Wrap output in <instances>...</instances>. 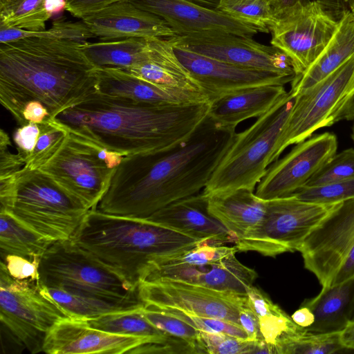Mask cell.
Returning <instances> with one entry per match:
<instances>
[{
  "label": "cell",
  "mask_w": 354,
  "mask_h": 354,
  "mask_svg": "<svg viewBox=\"0 0 354 354\" xmlns=\"http://www.w3.org/2000/svg\"><path fill=\"white\" fill-rule=\"evenodd\" d=\"M23 118L25 124L29 122L40 124L50 119V115L43 104L38 101H30L24 109Z\"/></svg>",
  "instance_id": "cell-50"
},
{
  "label": "cell",
  "mask_w": 354,
  "mask_h": 354,
  "mask_svg": "<svg viewBox=\"0 0 354 354\" xmlns=\"http://www.w3.org/2000/svg\"><path fill=\"white\" fill-rule=\"evenodd\" d=\"M340 339L344 348L354 350V320H350L340 332Z\"/></svg>",
  "instance_id": "cell-54"
},
{
  "label": "cell",
  "mask_w": 354,
  "mask_h": 354,
  "mask_svg": "<svg viewBox=\"0 0 354 354\" xmlns=\"http://www.w3.org/2000/svg\"><path fill=\"white\" fill-rule=\"evenodd\" d=\"M138 292L147 306L222 319L239 326V310L247 304L246 295L168 279L141 281Z\"/></svg>",
  "instance_id": "cell-14"
},
{
  "label": "cell",
  "mask_w": 354,
  "mask_h": 354,
  "mask_svg": "<svg viewBox=\"0 0 354 354\" xmlns=\"http://www.w3.org/2000/svg\"><path fill=\"white\" fill-rule=\"evenodd\" d=\"M173 46L176 56L211 103L246 88L263 85L284 86L294 81L291 77L234 65Z\"/></svg>",
  "instance_id": "cell-18"
},
{
  "label": "cell",
  "mask_w": 354,
  "mask_h": 354,
  "mask_svg": "<svg viewBox=\"0 0 354 354\" xmlns=\"http://www.w3.org/2000/svg\"><path fill=\"white\" fill-rule=\"evenodd\" d=\"M217 10L270 32L275 17L268 0H220Z\"/></svg>",
  "instance_id": "cell-37"
},
{
  "label": "cell",
  "mask_w": 354,
  "mask_h": 354,
  "mask_svg": "<svg viewBox=\"0 0 354 354\" xmlns=\"http://www.w3.org/2000/svg\"><path fill=\"white\" fill-rule=\"evenodd\" d=\"M342 203L307 202L294 194L266 201L261 223L234 247L237 252H256L270 257L298 251L309 234Z\"/></svg>",
  "instance_id": "cell-9"
},
{
  "label": "cell",
  "mask_w": 354,
  "mask_h": 354,
  "mask_svg": "<svg viewBox=\"0 0 354 354\" xmlns=\"http://www.w3.org/2000/svg\"><path fill=\"white\" fill-rule=\"evenodd\" d=\"M353 277H354V245L335 277L331 285L343 282Z\"/></svg>",
  "instance_id": "cell-51"
},
{
  "label": "cell",
  "mask_w": 354,
  "mask_h": 354,
  "mask_svg": "<svg viewBox=\"0 0 354 354\" xmlns=\"http://www.w3.org/2000/svg\"><path fill=\"white\" fill-rule=\"evenodd\" d=\"M39 282L115 300L140 299L132 287L71 239L53 243L42 255Z\"/></svg>",
  "instance_id": "cell-10"
},
{
  "label": "cell",
  "mask_w": 354,
  "mask_h": 354,
  "mask_svg": "<svg viewBox=\"0 0 354 354\" xmlns=\"http://www.w3.org/2000/svg\"><path fill=\"white\" fill-rule=\"evenodd\" d=\"M39 134V124L32 122L20 126L15 131L13 140L18 153L25 160V163L33 151Z\"/></svg>",
  "instance_id": "cell-45"
},
{
  "label": "cell",
  "mask_w": 354,
  "mask_h": 354,
  "mask_svg": "<svg viewBox=\"0 0 354 354\" xmlns=\"http://www.w3.org/2000/svg\"><path fill=\"white\" fill-rule=\"evenodd\" d=\"M80 48L96 68L128 69L148 57L147 39L126 38L119 40L81 43Z\"/></svg>",
  "instance_id": "cell-30"
},
{
  "label": "cell",
  "mask_w": 354,
  "mask_h": 354,
  "mask_svg": "<svg viewBox=\"0 0 354 354\" xmlns=\"http://www.w3.org/2000/svg\"><path fill=\"white\" fill-rule=\"evenodd\" d=\"M145 317L166 334L182 339L194 346L198 353H204L198 343L200 331L165 310L145 305L141 309Z\"/></svg>",
  "instance_id": "cell-39"
},
{
  "label": "cell",
  "mask_w": 354,
  "mask_h": 354,
  "mask_svg": "<svg viewBox=\"0 0 354 354\" xmlns=\"http://www.w3.org/2000/svg\"><path fill=\"white\" fill-rule=\"evenodd\" d=\"M154 342L148 338L108 333L90 326L84 319L64 318L46 335L43 351L50 354L128 353Z\"/></svg>",
  "instance_id": "cell-20"
},
{
  "label": "cell",
  "mask_w": 354,
  "mask_h": 354,
  "mask_svg": "<svg viewBox=\"0 0 354 354\" xmlns=\"http://www.w3.org/2000/svg\"><path fill=\"white\" fill-rule=\"evenodd\" d=\"M28 37L69 39L84 43L94 37L87 26L82 21H67L57 19L51 28L41 31H30L16 28L0 27V44L10 42Z\"/></svg>",
  "instance_id": "cell-36"
},
{
  "label": "cell",
  "mask_w": 354,
  "mask_h": 354,
  "mask_svg": "<svg viewBox=\"0 0 354 354\" xmlns=\"http://www.w3.org/2000/svg\"><path fill=\"white\" fill-rule=\"evenodd\" d=\"M39 289L68 317L74 319L86 320L107 313L134 310L145 305L140 299L115 300L73 289L47 287L40 283Z\"/></svg>",
  "instance_id": "cell-29"
},
{
  "label": "cell",
  "mask_w": 354,
  "mask_h": 354,
  "mask_svg": "<svg viewBox=\"0 0 354 354\" xmlns=\"http://www.w3.org/2000/svg\"><path fill=\"white\" fill-rule=\"evenodd\" d=\"M236 133V129L223 127L208 115L192 136L173 151L124 156L96 209L145 219L201 192Z\"/></svg>",
  "instance_id": "cell-1"
},
{
  "label": "cell",
  "mask_w": 354,
  "mask_h": 354,
  "mask_svg": "<svg viewBox=\"0 0 354 354\" xmlns=\"http://www.w3.org/2000/svg\"><path fill=\"white\" fill-rule=\"evenodd\" d=\"M338 23L318 2L310 1L306 5L295 6L275 18L269 28L270 44L288 56L297 77L325 48Z\"/></svg>",
  "instance_id": "cell-13"
},
{
  "label": "cell",
  "mask_w": 354,
  "mask_h": 354,
  "mask_svg": "<svg viewBox=\"0 0 354 354\" xmlns=\"http://www.w3.org/2000/svg\"><path fill=\"white\" fill-rule=\"evenodd\" d=\"M295 95L290 90L234 140L202 191L206 198L239 189L251 191L271 165L274 146L292 109Z\"/></svg>",
  "instance_id": "cell-5"
},
{
  "label": "cell",
  "mask_w": 354,
  "mask_h": 354,
  "mask_svg": "<svg viewBox=\"0 0 354 354\" xmlns=\"http://www.w3.org/2000/svg\"><path fill=\"white\" fill-rule=\"evenodd\" d=\"M325 11L339 21L345 15L354 12V0H315Z\"/></svg>",
  "instance_id": "cell-49"
},
{
  "label": "cell",
  "mask_w": 354,
  "mask_h": 354,
  "mask_svg": "<svg viewBox=\"0 0 354 354\" xmlns=\"http://www.w3.org/2000/svg\"><path fill=\"white\" fill-rule=\"evenodd\" d=\"M9 274L15 279L39 281L40 259H30L15 254H1Z\"/></svg>",
  "instance_id": "cell-44"
},
{
  "label": "cell",
  "mask_w": 354,
  "mask_h": 354,
  "mask_svg": "<svg viewBox=\"0 0 354 354\" xmlns=\"http://www.w3.org/2000/svg\"><path fill=\"white\" fill-rule=\"evenodd\" d=\"M82 20L91 33L102 41L176 36L164 19L138 8L129 0L117 2L90 13Z\"/></svg>",
  "instance_id": "cell-21"
},
{
  "label": "cell",
  "mask_w": 354,
  "mask_h": 354,
  "mask_svg": "<svg viewBox=\"0 0 354 354\" xmlns=\"http://www.w3.org/2000/svg\"><path fill=\"white\" fill-rule=\"evenodd\" d=\"M210 107V102L153 104L95 90L53 120L71 133L126 156L174 150L192 136Z\"/></svg>",
  "instance_id": "cell-2"
},
{
  "label": "cell",
  "mask_w": 354,
  "mask_h": 354,
  "mask_svg": "<svg viewBox=\"0 0 354 354\" xmlns=\"http://www.w3.org/2000/svg\"><path fill=\"white\" fill-rule=\"evenodd\" d=\"M274 17L297 5H306L310 0H268Z\"/></svg>",
  "instance_id": "cell-53"
},
{
  "label": "cell",
  "mask_w": 354,
  "mask_h": 354,
  "mask_svg": "<svg viewBox=\"0 0 354 354\" xmlns=\"http://www.w3.org/2000/svg\"><path fill=\"white\" fill-rule=\"evenodd\" d=\"M127 0H71L66 6V10L77 18L100 10L117 2Z\"/></svg>",
  "instance_id": "cell-47"
},
{
  "label": "cell",
  "mask_w": 354,
  "mask_h": 354,
  "mask_svg": "<svg viewBox=\"0 0 354 354\" xmlns=\"http://www.w3.org/2000/svg\"><path fill=\"white\" fill-rule=\"evenodd\" d=\"M147 219L201 242L218 244L237 239L207 210V198L202 192L176 201L159 209Z\"/></svg>",
  "instance_id": "cell-22"
},
{
  "label": "cell",
  "mask_w": 354,
  "mask_h": 354,
  "mask_svg": "<svg viewBox=\"0 0 354 354\" xmlns=\"http://www.w3.org/2000/svg\"><path fill=\"white\" fill-rule=\"evenodd\" d=\"M194 4L212 10H217L220 0H185Z\"/></svg>",
  "instance_id": "cell-56"
},
{
  "label": "cell",
  "mask_w": 354,
  "mask_h": 354,
  "mask_svg": "<svg viewBox=\"0 0 354 354\" xmlns=\"http://www.w3.org/2000/svg\"><path fill=\"white\" fill-rule=\"evenodd\" d=\"M337 149V138L328 132L297 143L283 158L269 166L255 194L268 201L295 194L336 153Z\"/></svg>",
  "instance_id": "cell-17"
},
{
  "label": "cell",
  "mask_w": 354,
  "mask_h": 354,
  "mask_svg": "<svg viewBox=\"0 0 354 354\" xmlns=\"http://www.w3.org/2000/svg\"><path fill=\"white\" fill-rule=\"evenodd\" d=\"M354 245V198L344 201L306 238L299 249L306 269L330 286Z\"/></svg>",
  "instance_id": "cell-16"
},
{
  "label": "cell",
  "mask_w": 354,
  "mask_h": 354,
  "mask_svg": "<svg viewBox=\"0 0 354 354\" xmlns=\"http://www.w3.org/2000/svg\"><path fill=\"white\" fill-rule=\"evenodd\" d=\"M51 17L46 0H0V27L41 31Z\"/></svg>",
  "instance_id": "cell-34"
},
{
  "label": "cell",
  "mask_w": 354,
  "mask_h": 354,
  "mask_svg": "<svg viewBox=\"0 0 354 354\" xmlns=\"http://www.w3.org/2000/svg\"><path fill=\"white\" fill-rule=\"evenodd\" d=\"M129 1L138 8L164 19L176 36L227 32L252 37L262 32L257 26L185 0Z\"/></svg>",
  "instance_id": "cell-19"
},
{
  "label": "cell",
  "mask_w": 354,
  "mask_h": 354,
  "mask_svg": "<svg viewBox=\"0 0 354 354\" xmlns=\"http://www.w3.org/2000/svg\"><path fill=\"white\" fill-rule=\"evenodd\" d=\"M124 158L69 132L59 151L39 169L91 210L97 207Z\"/></svg>",
  "instance_id": "cell-11"
},
{
  "label": "cell",
  "mask_w": 354,
  "mask_h": 354,
  "mask_svg": "<svg viewBox=\"0 0 354 354\" xmlns=\"http://www.w3.org/2000/svg\"><path fill=\"white\" fill-rule=\"evenodd\" d=\"M207 198L208 212L233 234L237 241L254 230L265 215L266 201L247 189Z\"/></svg>",
  "instance_id": "cell-26"
},
{
  "label": "cell",
  "mask_w": 354,
  "mask_h": 354,
  "mask_svg": "<svg viewBox=\"0 0 354 354\" xmlns=\"http://www.w3.org/2000/svg\"><path fill=\"white\" fill-rule=\"evenodd\" d=\"M293 194L307 202L322 204L342 203L354 198V179L304 186Z\"/></svg>",
  "instance_id": "cell-41"
},
{
  "label": "cell",
  "mask_w": 354,
  "mask_h": 354,
  "mask_svg": "<svg viewBox=\"0 0 354 354\" xmlns=\"http://www.w3.org/2000/svg\"><path fill=\"white\" fill-rule=\"evenodd\" d=\"M80 42L28 37L0 45V102L20 126L30 101L48 109L50 118L95 91L97 68Z\"/></svg>",
  "instance_id": "cell-3"
},
{
  "label": "cell",
  "mask_w": 354,
  "mask_h": 354,
  "mask_svg": "<svg viewBox=\"0 0 354 354\" xmlns=\"http://www.w3.org/2000/svg\"><path fill=\"white\" fill-rule=\"evenodd\" d=\"M236 248L203 242L153 263L142 281L168 279L209 288L246 295L258 277L241 263Z\"/></svg>",
  "instance_id": "cell-8"
},
{
  "label": "cell",
  "mask_w": 354,
  "mask_h": 354,
  "mask_svg": "<svg viewBox=\"0 0 354 354\" xmlns=\"http://www.w3.org/2000/svg\"><path fill=\"white\" fill-rule=\"evenodd\" d=\"M354 119V54L310 88L295 95L292 109L274 146L270 162L289 146L319 129Z\"/></svg>",
  "instance_id": "cell-7"
},
{
  "label": "cell",
  "mask_w": 354,
  "mask_h": 354,
  "mask_svg": "<svg viewBox=\"0 0 354 354\" xmlns=\"http://www.w3.org/2000/svg\"><path fill=\"white\" fill-rule=\"evenodd\" d=\"M142 307L128 311L104 314L86 319V322L94 328L111 333L148 338L154 342L167 340L171 335L149 322L142 313Z\"/></svg>",
  "instance_id": "cell-33"
},
{
  "label": "cell",
  "mask_w": 354,
  "mask_h": 354,
  "mask_svg": "<svg viewBox=\"0 0 354 354\" xmlns=\"http://www.w3.org/2000/svg\"><path fill=\"white\" fill-rule=\"evenodd\" d=\"M288 93L282 85L239 91L212 102L209 117L223 127L236 129L240 122L264 114Z\"/></svg>",
  "instance_id": "cell-25"
},
{
  "label": "cell",
  "mask_w": 354,
  "mask_h": 354,
  "mask_svg": "<svg viewBox=\"0 0 354 354\" xmlns=\"http://www.w3.org/2000/svg\"><path fill=\"white\" fill-rule=\"evenodd\" d=\"M46 8L48 12L53 15L66 9V3L71 0H46Z\"/></svg>",
  "instance_id": "cell-55"
},
{
  "label": "cell",
  "mask_w": 354,
  "mask_h": 354,
  "mask_svg": "<svg viewBox=\"0 0 354 354\" xmlns=\"http://www.w3.org/2000/svg\"><path fill=\"white\" fill-rule=\"evenodd\" d=\"M173 45L214 59L245 68L270 71L295 79L297 74L288 56L273 46L252 37L227 32L174 36Z\"/></svg>",
  "instance_id": "cell-15"
},
{
  "label": "cell",
  "mask_w": 354,
  "mask_h": 354,
  "mask_svg": "<svg viewBox=\"0 0 354 354\" xmlns=\"http://www.w3.org/2000/svg\"><path fill=\"white\" fill-rule=\"evenodd\" d=\"M239 319L241 326L247 335L248 340H263L260 331L258 317L254 311L248 306V304L240 308Z\"/></svg>",
  "instance_id": "cell-48"
},
{
  "label": "cell",
  "mask_w": 354,
  "mask_h": 354,
  "mask_svg": "<svg viewBox=\"0 0 354 354\" xmlns=\"http://www.w3.org/2000/svg\"><path fill=\"white\" fill-rule=\"evenodd\" d=\"M67 317L53 301L41 293L39 281L12 278L1 261V322L30 352L43 351L47 333Z\"/></svg>",
  "instance_id": "cell-12"
},
{
  "label": "cell",
  "mask_w": 354,
  "mask_h": 354,
  "mask_svg": "<svg viewBox=\"0 0 354 354\" xmlns=\"http://www.w3.org/2000/svg\"><path fill=\"white\" fill-rule=\"evenodd\" d=\"M354 54V12L342 17L337 29L313 64L291 83L294 95L310 88Z\"/></svg>",
  "instance_id": "cell-28"
},
{
  "label": "cell",
  "mask_w": 354,
  "mask_h": 354,
  "mask_svg": "<svg viewBox=\"0 0 354 354\" xmlns=\"http://www.w3.org/2000/svg\"><path fill=\"white\" fill-rule=\"evenodd\" d=\"M71 239L135 288L153 263L203 243L147 219L96 209L88 212Z\"/></svg>",
  "instance_id": "cell-4"
},
{
  "label": "cell",
  "mask_w": 354,
  "mask_h": 354,
  "mask_svg": "<svg viewBox=\"0 0 354 354\" xmlns=\"http://www.w3.org/2000/svg\"><path fill=\"white\" fill-rule=\"evenodd\" d=\"M53 243L26 227L9 212H0L1 254L40 259Z\"/></svg>",
  "instance_id": "cell-32"
},
{
  "label": "cell",
  "mask_w": 354,
  "mask_h": 354,
  "mask_svg": "<svg viewBox=\"0 0 354 354\" xmlns=\"http://www.w3.org/2000/svg\"><path fill=\"white\" fill-rule=\"evenodd\" d=\"M257 341H249L223 333L200 331L198 343L204 353H255Z\"/></svg>",
  "instance_id": "cell-42"
},
{
  "label": "cell",
  "mask_w": 354,
  "mask_h": 354,
  "mask_svg": "<svg viewBox=\"0 0 354 354\" xmlns=\"http://www.w3.org/2000/svg\"><path fill=\"white\" fill-rule=\"evenodd\" d=\"M340 332L311 333L306 330L288 335L276 346L277 354H331L344 349Z\"/></svg>",
  "instance_id": "cell-35"
},
{
  "label": "cell",
  "mask_w": 354,
  "mask_h": 354,
  "mask_svg": "<svg viewBox=\"0 0 354 354\" xmlns=\"http://www.w3.org/2000/svg\"><path fill=\"white\" fill-rule=\"evenodd\" d=\"M96 72L95 89L103 94L158 105L210 102L205 94L164 88L122 69L97 68Z\"/></svg>",
  "instance_id": "cell-23"
},
{
  "label": "cell",
  "mask_w": 354,
  "mask_h": 354,
  "mask_svg": "<svg viewBox=\"0 0 354 354\" xmlns=\"http://www.w3.org/2000/svg\"><path fill=\"white\" fill-rule=\"evenodd\" d=\"M291 318L297 325L304 329L310 327L315 321L313 313L303 303L291 315Z\"/></svg>",
  "instance_id": "cell-52"
},
{
  "label": "cell",
  "mask_w": 354,
  "mask_h": 354,
  "mask_svg": "<svg viewBox=\"0 0 354 354\" xmlns=\"http://www.w3.org/2000/svg\"><path fill=\"white\" fill-rule=\"evenodd\" d=\"M354 179V149H348L332 156L308 181L313 186Z\"/></svg>",
  "instance_id": "cell-40"
},
{
  "label": "cell",
  "mask_w": 354,
  "mask_h": 354,
  "mask_svg": "<svg viewBox=\"0 0 354 354\" xmlns=\"http://www.w3.org/2000/svg\"><path fill=\"white\" fill-rule=\"evenodd\" d=\"M147 60L124 71L164 88L205 94L176 56L169 38L147 39Z\"/></svg>",
  "instance_id": "cell-24"
},
{
  "label": "cell",
  "mask_w": 354,
  "mask_h": 354,
  "mask_svg": "<svg viewBox=\"0 0 354 354\" xmlns=\"http://www.w3.org/2000/svg\"><path fill=\"white\" fill-rule=\"evenodd\" d=\"M40 134L37 144L24 167L29 170L39 169L61 149L69 132L53 119L39 124Z\"/></svg>",
  "instance_id": "cell-38"
},
{
  "label": "cell",
  "mask_w": 354,
  "mask_h": 354,
  "mask_svg": "<svg viewBox=\"0 0 354 354\" xmlns=\"http://www.w3.org/2000/svg\"><path fill=\"white\" fill-rule=\"evenodd\" d=\"M351 320H354V301H353V309H352Z\"/></svg>",
  "instance_id": "cell-57"
},
{
  "label": "cell",
  "mask_w": 354,
  "mask_h": 354,
  "mask_svg": "<svg viewBox=\"0 0 354 354\" xmlns=\"http://www.w3.org/2000/svg\"><path fill=\"white\" fill-rule=\"evenodd\" d=\"M10 140L8 133L0 129V177L15 174L25 165V160L17 153L10 151Z\"/></svg>",
  "instance_id": "cell-46"
},
{
  "label": "cell",
  "mask_w": 354,
  "mask_h": 354,
  "mask_svg": "<svg viewBox=\"0 0 354 354\" xmlns=\"http://www.w3.org/2000/svg\"><path fill=\"white\" fill-rule=\"evenodd\" d=\"M162 310L185 322L199 331L223 333L247 339V335L242 327L233 322L218 318L192 315L174 309Z\"/></svg>",
  "instance_id": "cell-43"
},
{
  "label": "cell",
  "mask_w": 354,
  "mask_h": 354,
  "mask_svg": "<svg viewBox=\"0 0 354 354\" xmlns=\"http://www.w3.org/2000/svg\"><path fill=\"white\" fill-rule=\"evenodd\" d=\"M354 301V277L343 282L322 287L320 292L305 300L313 313L315 321L307 333L341 332L351 320Z\"/></svg>",
  "instance_id": "cell-27"
},
{
  "label": "cell",
  "mask_w": 354,
  "mask_h": 354,
  "mask_svg": "<svg viewBox=\"0 0 354 354\" xmlns=\"http://www.w3.org/2000/svg\"><path fill=\"white\" fill-rule=\"evenodd\" d=\"M89 211L41 169L23 167L17 174L15 201L8 212L30 230L55 242L71 239Z\"/></svg>",
  "instance_id": "cell-6"
},
{
  "label": "cell",
  "mask_w": 354,
  "mask_h": 354,
  "mask_svg": "<svg viewBox=\"0 0 354 354\" xmlns=\"http://www.w3.org/2000/svg\"><path fill=\"white\" fill-rule=\"evenodd\" d=\"M352 139L354 141V127H353V129Z\"/></svg>",
  "instance_id": "cell-58"
},
{
  "label": "cell",
  "mask_w": 354,
  "mask_h": 354,
  "mask_svg": "<svg viewBox=\"0 0 354 354\" xmlns=\"http://www.w3.org/2000/svg\"><path fill=\"white\" fill-rule=\"evenodd\" d=\"M246 295L248 306L258 317L263 339L272 347L275 353L276 346L281 339L305 330L261 289L252 286Z\"/></svg>",
  "instance_id": "cell-31"
}]
</instances>
